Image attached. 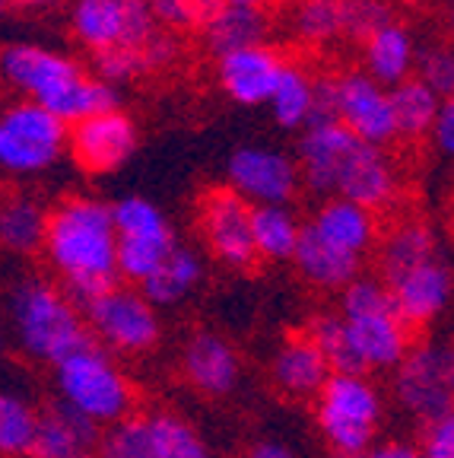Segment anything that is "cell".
<instances>
[{"label": "cell", "mask_w": 454, "mask_h": 458, "mask_svg": "<svg viewBox=\"0 0 454 458\" xmlns=\"http://www.w3.org/2000/svg\"><path fill=\"white\" fill-rule=\"evenodd\" d=\"M306 226L312 229L315 236L324 239L327 245H334V249L347 251V255H356V258L366 255L378 239L375 210L353 204V200H347V198L324 200Z\"/></svg>", "instance_id": "603a6c76"}, {"label": "cell", "mask_w": 454, "mask_h": 458, "mask_svg": "<svg viewBox=\"0 0 454 458\" xmlns=\"http://www.w3.org/2000/svg\"><path fill=\"white\" fill-rule=\"evenodd\" d=\"M435 258H441L435 229L423 220H404L378 245V277L384 284H394V280L407 277L410 271L429 265Z\"/></svg>", "instance_id": "cb8c5ba5"}, {"label": "cell", "mask_w": 454, "mask_h": 458, "mask_svg": "<svg viewBox=\"0 0 454 458\" xmlns=\"http://www.w3.org/2000/svg\"><path fill=\"white\" fill-rule=\"evenodd\" d=\"M359 137L340 122L312 124L298 140V172L308 191L315 194H337V182L343 175V165L359 147Z\"/></svg>", "instance_id": "e0dca14e"}, {"label": "cell", "mask_w": 454, "mask_h": 458, "mask_svg": "<svg viewBox=\"0 0 454 458\" xmlns=\"http://www.w3.org/2000/svg\"><path fill=\"white\" fill-rule=\"evenodd\" d=\"M451 394H454V351H451Z\"/></svg>", "instance_id": "f5cc1de1"}, {"label": "cell", "mask_w": 454, "mask_h": 458, "mask_svg": "<svg viewBox=\"0 0 454 458\" xmlns=\"http://www.w3.org/2000/svg\"><path fill=\"white\" fill-rule=\"evenodd\" d=\"M229 188L239 191L251 208H286L296 194L302 172L296 159L270 147H239L226 163Z\"/></svg>", "instance_id": "4fadbf2b"}, {"label": "cell", "mask_w": 454, "mask_h": 458, "mask_svg": "<svg viewBox=\"0 0 454 458\" xmlns=\"http://www.w3.org/2000/svg\"><path fill=\"white\" fill-rule=\"evenodd\" d=\"M416 61H419V45L413 38V32L404 22H391L382 32L362 45V64L372 80H378L382 86L394 89V86L407 83L416 77Z\"/></svg>", "instance_id": "d4e9b609"}, {"label": "cell", "mask_w": 454, "mask_h": 458, "mask_svg": "<svg viewBox=\"0 0 454 458\" xmlns=\"http://www.w3.org/2000/svg\"><path fill=\"white\" fill-rule=\"evenodd\" d=\"M71 29L93 55L108 48H143L163 32L149 0H73Z\"/></svg>", "instance_id": "8fae6325"}, {"label": "cell", "mask_w": 454, "mask_h": 458, "mask_svg": "<svg viewBox=\"0 0 454 458\" xmlns=\"http://www.w3.org/2000/svg\"><path fill=\"white\" fill-rule=\"evenodd\" d=\"M55 392L64 404L99 423L102 429L134 414L137 401L128 372L121 369L114 353L93 337L55 366Z\"/></svg>", "instance_id": "5b68a950"}, {"label": "cell", "mask_w": 454, "mask_h": 458, "mask_svg": "<svg viewBox=\"0 0 454 458\" xmlns=\"http://www.w3.org/2000/svg\"><path fill=\"white\" fill-rule=\"evenodd\" d=\"M102 439V427L73 411L61 398L48 401L42 408V423H38L36 445L29 458H86L96 455Z\"/></svg>", "instance_id": "44dd1931"}, {"label": "cell", "mask_w": 454, "mask_h": 458, "mask_svg": "<svg viewBox=\"0 0 454 458\" xmlns=\"http://www.w3.org/2000/svg\"><path fill=\"white\" fill-rule=\"evenodd\" d=\"M340 315L366 372H394L413 351V328L398 312L382 277L353 280L340 293Z\"/></svg>", "instance_id": "277c9868"}, {"label": "cell", "mask_w": 454, "mask_h": 458, "mask_svg": "<svg viewBox=\"0 0 454 458\" xmlns=\"http://www.w3.org/2000/svg\"><path fill=\"white\" fill-rule=\"evenodd\" d=\"M416 77L423 80L439 99H454V42L419 45Z\"/></svg>", "instance_id": "f35d334b"}, {"label": "cell", "mask_w": 454, "mask_h": 458, "mask_svg": "<svg viewBox=\"0 0 454 458\" xmlns=\"http://www.w3.org/2000/svg\"><path fill=\"white\" fill-rule=\"evenodd\" d=\"M153 4V13H156L159 29L165 32H188V29H204L210 10L220 4V0H210V4H200V0H149Z\"/></svg>", "instance_id": "ab89813d"}, {"label": "cell", "mask_w": 454, "mask_h": 458, "mask_svg": "<svg viewBox=\"0 0 454 458\" xmlns=\"http://www.w3.org/2000/svg\"><path fill=\"white\" fill-rule=\"evenodd\" d=\"M384 398L362 372H334L315 398V423L337 458H359L378 443Z\"/></svg>", "instance_id": "8992f818"}, {"label": "cell", "mask_w": 454, "mask_h": 458, "mask_svg": "<svg viewBox=\"0 0 454 458\" xmlns=\"http://www.w3.org/2000/svg\"><path fill=\"white\" fill-rule=\"evenodd\" d=\"M7 4H13V7H20V10H45V7H51V4H57V0H7Z\"/></svg>", "instance_id": "c3c4849f"}, {"label": "cell", "mask_w": 454, "mask_h": 458, "mask_svg": "<svg viewBox=\"0 0 454 458\" xmlns=\"http://www.w3.org/2000/svg\"><path fill=\"white\" fill-rule=\"evenodd\" d=\"M200 236L216 261L235 271H248L257 261L255 208L232 188H210L198 204Z\"/></svg>", "instance_id": "7c38bea8"}, {"label": "cell", "mask_w": 454, "mask_h": 458, "mask_svg": "<svg viewBox=\"0 0 454 458\" xmlns=\"http://www.w3.org/2000/svg\"><path fill=\"white\" fill-rule=\"evenodd\" d=\"M451 351L439 341H419L391 372V394L419 423L439 420L454 411L451 394Z\"/></svg>", "instance_id": "30bf717a"}, {"label": "cell", "mask_w": 454, "mask_h": 458, "mask_svg": "<svg viewBox=\"0 0 454 458\" xmlns=\"http://www.w3.org/2000/svg\"><path fill=\"white\" fill-rule=\"evenodd\" d=\"M140 51H143V61H147V71H163V67H169L178 57V42L172 32L163 29V32H159L156 38H149Z\"/></svg>", "instance_id": "ee69618b"}, {"label": "cell", "mask_w": 454, "mask_h": 458, "mask_svg": "<svg viewBox=\"0 0 454 458\" xmlns=\"http://www.w3.org/2000/svg\"><path fill=\"white\" fill-rule=\"evenodd\" d=\"M42 408H36L20 388H7L0 394V452L4 458H29L36 445Z\"/></svg>", "instance_id": "f546056e"}, {"label": "cell", "mask_w": 454, "mask_h": 458, "mask_svg": "<svg viewBox=\"0 0 454 458\" xmlns=\"http://www.w3.org/2000/svg\"><path fill=\"white\" fill-rule=\"evenodd\" d=\"M337 122V77L315 80V112L312 124H331ZM308 124V128H312Z\"/></svg>", "instance_id": "7bdbcfd3"}, {"label": "cell", "mask_w": 454, "mask_h": 458, "mask_svg": "<svg viewBox=\"0 0 454 458\" xmlns=\"http://www.w3.org/2000/svg\"><path fill=\"white\" fill-rule=\"evenodd\" d=\"M433 140L445 157H454V99H441L439 118H435Z\"/></svg>", "instance_id": "f6af8a7d"}, {"label": "cell", "mask_w": 454, "mask_h": 458, "mask_svg": "<svg viewBox=\"0 0 454 458\" xmlns=\"http://www.w3.org/2000/svg\"><path fill=\"white\" fill-rule=\"evenodd\" d=\"M232 4H241V7H257V10H261L264 4H270V0H232Z\"/></svg>", "instance_id": "f907efd6"}, {"label": "cell", "mask_w": 454, "mask_h": 458, "mask_svg": "<svg viewBox=\"0 0 454 458\" xmlns=\"http://www.w3.org/2000/svg\"><path fill=\"white\" fill-rule=\"evenodd\" d=\"M445 20H448V32H451V42H454V0H451V4H448Z\"/></svg>", "instance_id": "681fc988"}, {"label": "cell", "mask_w": 454, "mask_h": 458, "mask_svg": "<svg viewBox=\"0 0 454 458\" xmlns=\"http://www.w3.org/2000/svg\"><path fill=\"white\" fill-rule=\"evenodd\" d=\"M200 4H210V0H200Z\"/></svg>", "instance_id": "db71d44e"}, {"label": "cell", "mask_w": 454, "mask_h": 458, "mask_svg": "<svg viewBox=\"0 0 454 458\" xmlns=\"http://www.w3.org/2000/svg\"><path fill=\"white\" fill-rule=\"evenodd\" d=\"M312 112H315V80L308 77L302 67L286 64L277 93L270 99L273 122L286 131L308 128V124H312Z\"/></svg>", "instance_id": "d6a6232c"}, {"label": "cell", "mask_w": 454, "mask_h": 458, "mask_svg": "<svg viewBox=\"0 0 454 458\" xmlns=\"http://www.w3.org/2000/svg\"><path fill=\"white\" fill-rule=\"evenodd\" d=\"M153 423V437H156L159 458H214L206 439L198 433L191 420L172 411H153L149 414Z\"/></svg>", "instance_id": "d590c367"}, {"label": "cell", "mask_w": 454, "mask_h": 458, "mask_svg": "<svg viewBox=\"0 0 454 458\" xmlns=\"http://www.w3.org/2000/svg\"><path fill=\"white\" fill-rule=\"evenodd\" d=\"M404 4H410V7H433L439 0H404Z\"/></svg>", "instance_id": "816d5d0a"}, {"label": "cell", "mask_w": 454, "mask_h": 458, "mask_svg": "<svg viewBox=\"0 0 454 458\" xmlns=\"http://www.w3.org/2000/svg\"><path fill=\"white\" fill-rule=\"evenodd\" d=\"M306 226L286 208H255V245L264 261H292Z\"/></svg>", "instance_id": "1f68e13d"}, {"label": "cell", "mask_w": 454, "mask_h": 458, "mask_svg": "<svg viewBox=\"0 0 454 458\" xmlns=\"http://www.w3.org/2000/svg\"><path fill=\"white\" fill-rule=\"evenodd\" d=\"M48 220H51V210H45L36 198L16 194L0 210V242H4L7 251H13V255L45 251Z\"/></svg>", "instance_id": "83f0119b"}, {"label": "cell", "mask_w": 454, "mask_h": 458, "mask_svg": "<svg viewBox=\"0 0 454 458\" xmlns=\"http://www.w3.org/2000/svg\"><path fill=\"white\" fill-rule=\"evenodd\" d=\"M7 325L16 351L48 366H57L93 337L64 286L45 277L16 280L7 296Z\"/></svg>", "instance_id": "3957f363"}, {"label": "cell", "mask_w": 454, "mask_h": 458, "mask_svg": "<svg viewBox=\"0 0 454 458\" xmlns=\"http://www.w3.org/2000/svg\"><path fill=\"white\" fill-rule=\"evenodd\" d=\"M388 286L391 296H394V306L404 315V322L416 331L433 325L448 309L454 296V274L441 258H435V261L416 267V271H410L407 277L394 280Z\"/></svg>", "instance_id": "ffe728a7"}, {"label": "cell", "mask_w": 454, "mask_h": 458, "mask_svg": "<svg viewBox=\"0 0 454 458\" xmlns=\"http://www.w3.org/2000/svg\"><path fill=\"white\" fill-rule=\"evenodd\" d=\"M67 143L71 128L38 102L22 99L0 114V165L10 175H36L51 169Z\"/></svg>", "instance_id": "52a82bcc"}, {"label": "cell", "mask_w": 454, "mask_h": 458, "mask_svg": "<svg viewBox=\"0 0 454 458\" xmlns=\"http://www.w3.org/2000/svg\"><path fill=\"white\" fill-rule=\"evenodd\" d=\"M292 265H296L298 277L306 280L308 286L324 290V293H331V290L343 293L353 280L362 277L359 274L362 258L347 255V251L327 245L324 239L315 236L308 226H306V233H302V242H298V251H296V258H292Z\"/></svg>", "instance_id": "484cf974"}, {"label": "cell", "mask_w": 454, "mask_h": 458, "mask_svg": "<svg viewBox=\"0 0 454 458\" xmlns=\"http://www.w3.org/2000/svg\"><path fill=\"white\" fill-rule=\"evenodd\" d=\"M306 335L318 344V351L324 353L334 372H362V376H369L366 366H362L359 353H356V344H353V337H349L347 318H343L340 312L312 315L306 325Z\"/></svg>", "instance_id": "836d02e7"}, {"label": "cell", "mask_w": 454, "mask_h": 458, "mask_svg": "<svg viewBox=\"0 0 454 458\" xmlns=\"http://www.w3.org/2000/svg\"><path fill=\"white\" fill-rule=\"evenodd\" d=\"M343 36L356 42H369L375 32L394 22V7L391 0H343Z\"/></svg>", "instance_id": "74e56055"}, {"label": "cell", "mask_w": 454, "mask_h": 458, "mask_svg": "<svg viewBox=\"0 0 454 458\" xmlns=\"http://www.w3.org/2000/svg\"><path fill=\"white\" fill-rule=\"evenodd\" d=\"M283 71L286 61L267 45L235 51V55H226L216 61L220 86L239 106H270Z\"/></svg>", "instance_id": "ac0fdd59"}, {"label": "cell", "mask_w": 454, "mask_h": 458, "mask_svg": "<svg viewBox=\"0 0 454 458\" xmlns=\"http://www.w3.org/2000/svg\"><path fill=\"white\" fill-rule=\"evenodd\" d=\"M340 4H343V0H340Z\"/></svg>", "instance_id": "9f6ffc18"}, {"label": "cell", "mask_w": 454, "mask_h": 458, "mask_svg": "<svg viewBox=\"0 0 454 458\" xmlns=\"http://www.w3.org/2000/svg\"><path fill=\"white\" fill-rule=\"evenodd\" d=\"M96 458H159L149 414H130L102 429Z\"/></svg>", "instance_id": "e575fe53"}, {"label": "cell", "mask_w": 454, "mask_h": 458, "mask_svg": "<svg viewBox=\"0 0 454 458\" xmlns=\"http://www.w3.org/2000/svg\"><path fill=\"white\" fill-rule=\"evenodd\" d=\"M200 32H204L206 48L214 51L216 61H220L226 55H235V51L264 45L267 20H264V13L257 7H241V4H232V0H220L210 10Z\"/></svg>", "instance_id": "4316f807"}, {"label": "cell", "mask_w": 454, "mask_h": 458, "mask_svg": "<svg viewBox=\"0 0 454 458\" xmlns=\"http://www.w3.org/2000/svg\"><path fill=\"white\" fill-rule=\"evenodd\" d=\"M359 458H423L416 445L398 443V439H388V443H375L369 452H362Z\"/></svg>", "instance_id": "bcb514c9"}, {"label": "cell", "mask_w": 454, "mask_h": 458, "mask_svg": "<svg viewBox=\"0 0 454 458\" xmlns=\"http://www.w3.org/2000/svg\"><path fill=\"white\" fill-rule=\"evenodd\" d=\"M292 36L306 45H324L343 36L340 0H298L292 10Z\"/></svg>", "instance_id": "8d00e7d4"}, {"label": "cell", "mask_w": 454, "mask_h": 458, "mask_svg": "<svg viewBox=\"0 0 454 458\" xmlns=\"http://www.w3.org/2000/svg\"><path fill=\"white\" fill-rule=\"evenodd\" d=\"M137 150V124L124 112H105L71 128V157L80 169L105 175L128 163Z\"/></svg>", "instance_id": "9a60e30c"}, {"label": "cell", "mask_w": 454, "mask_h": 458, "mask_svg": "<svg viewBox=\"0 0 454 458\" xmlns=\"http://www.w3.org/2000/svg\"><path fill=\"white\" fill-rule=\"evenodd\" d=\"M140 73H149L140 48H108L96 55V77L108 86L128 83Z\"/></svg>", "instance_id": "60d3db41"}, {"label": "cell", "mask_w": 454, "mask_h": 458, "mask_svg": "<svg viewBox=\"0 0 454 458\" xmlns=\"http://www.w3.org/2000/svg\"><path fill=\"white\" fill-rule=\"evenodd\" d=\"M181 376L206 398H226L241 379V357L216 331H194L181 344Z\"/></svg>", "instance_id": "2e32d148"}, {"label": "cell", "mask_w": 454, "mask_h": 458, "mask_svg": "<svg viewBox=\"0 0 454 458\" xmlns=\"http://www.w3.org/2000/svg\"><path fill=\"white\" fill-rule=\"evenodd\" d=\"M391 102H394V118H398V134L407 140L433 134L435 118H439L441 99L429 89L419 77L407 80V83L391 89Z\"/></svg>", "instance_id": "4dcf8cb0"}, {"label": "cell", "mask_w": 454, "mask_h": 458, "mask_svg": "<svg viewBox=\"0 0 454 458\" xmlns=\"http://www.w3.org/2000/svg\"><path fill=\"white\" fill-rule=\"evenodd\" d=\"M337 122L347 124L359 140L384 147L398 134L391 89L372 80L366 71H349L337 77Z\"/></svg>", "instance_id": "5bb4252c"}, {"label": "cell", "mask_w": 454, "mask_h": 458, "mask_svg": "<svg viewBox=\"0 0 454 458\" xmlns=\"http://www.w3.org/2000/svg\"><path fill=\"white\" fill-rule=\"evenodd\" d=\"M86 328L96 344H102L114 357H140L159 344L163 322L156 306L134 286H112L105 296L83 309Z\"/></svg>", "instance_id": "ba28073f"}, {"label": "cell", "mask_w": 454, "mask_h": 458, "mask_svg": "<svg viewBox=\"0 0 454 458\" xmlns=\"http://www.w3.org/2000/svg\"><path fill=\"white\" fill-rule=\"evenodd\" d=\"M86 458H96V455H86Z\"/></svg>", "instance_id": "11a10c76"}, {"label": "cell", "mask_w": 454, "mask_h": 458, "mask_svg": "<svg viewBox=\"0 0 454 458\" xmlns=\"http://www.w3.org/2000/svg\"><path fill=\"white\" fill-rule=\"evenodd\" d=\"M394 194H398L394 163H391L382 147H372V143L362 140L353 157H349V163L343 165L334 198H347L369 210H382L394 200Z\"/></svg>", "instance_id": "7402d4cb"}, {"label": "cell", "mask_w": 454, "mask_h": 458, "mask_svg": "<svg viewBox=\"0 0 454 458\" xmlns=\"http://www.w3.org/2000/svg\"><path fill=\"white\" fill-rule=\"evenodd\" d=\"M248 458H298L290 445L277 443V439H264V443H255L248 449Z\"/></svg>", "instance_id": "7dc6e473"}, {"label": "cell", "mask_w": 454, "mask_h": 458, "mask_svg": "<svg viewBox=\"0 0 454 458\" xmlns=\"http://www.w3.org/2000/svg\"><path fill=\"white\" fill-rule=\"evenodd\" d=\"M45 258L80 312L118 286V229L112 204L86 194L61 200L51 210Z\"/></svg>", "instance_id": "6da1fadb"}, {"label": "cell", "mask_w": 454, "mask_h": 458, "mask_svg": "<svg viewBox=\"0 0 454 458\" xmlns=\"http://www.w3.org/2000/svg\"><path fill=\"white\" fill-rule=\"evenodd\" d=\"M416 449L423 458H454V411L423 427Z\"/></svg>", "instance_id": "b9f144b4"}, {"label": "cell", "mask_w": 454, "mask_h": 458, "mask_svg": "<svg viewBox=\"0 0 454 458\" xmlns=\"http://www.w3.org/2000/svg\"><path fill=\"white\" fill-rule=\"evenodd\" d=\"M0 67L13 89H20L29 102H38L48 112H55L71 128L86 118L118 108L114 86L102 83L99 77H86L77 61L45 45H7L0 55Z\"/></svg>", "instance_id": "7a4b0ae2"}, {"label": "cell", "mask_w": 454, "mask_h": 458, "mask_svg": "<svg viewBox=\"0 0 454 458\" xmlns=\"http://www.w3.org/2000/svg\"><path fill=\"white\" fill-rule=\"evenodd\" d=\"M331 376H334V369L306 331L286 337L270 360V382L280 394L292 401H315L321 388L331 382Z\"/></svg>", "instance_id": "d6986e66"}, {"label": "cell", "mask_w": 454, "mask_h": 458, "mask_svg": "<svg viewBox=\"0 0 454 458\" xmlns=\"http://www.w3.org/2000/svg\"><path fill=\"white\" fill-rule=\"evenodd\" d=\"M200 277H204V261H200V255L194 249L178 245V249L163 261V267H159L149 280H143L140 290L156 309L178 306V302L185 300L194 286L200 284Z\"/></svg>", "instance_id": "f1b7e54d"}, {"label": "cell", "mask_w": 454, "mask_h": 458, "mask_svg": "<svg viewBox=\"0 0 454 458\" xmlns=\"http://www.w3.org/2000/svg\"><path fill=\"white\" fill-rule=\"evenodd\" d=\"M118 229V277L140 286L178 249L169 220L153 200L130 194L112 204Z\"/></svg>", "instance_id": "9c48e42d"}]
</instances>
